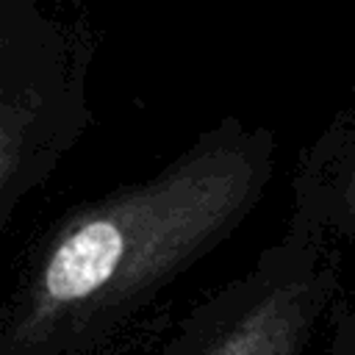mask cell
Listing matches in <instances>:
<instances>
[{
	"label": "cell",
	"instance_id": "obj_2",
	"mask_svg": "<svg viewBox=\"0 0 355 355\" xmlns=\"http://www.w3.org/2000/svg\"><path fill=\"white\" fill-rule=\"evenodd\" d=\"M305 319L297 291H275L241 313L208 355H294Z\"/></svg>",
	"mask_w": 355,
	"mask_h": 355
},
{
	"label": "cell",
	"instance_id": "obj_3",
	"mask_svg": "<svg viewBox=\"0 0 355 355\" xmlns=\"http://www.w3.org/2000/svg\"><path fill=\"white\" fill-rule=\"evenodd\" d=\"M347 194H349V200H352V205H355V169H352L349 183H347Z\"/></svg>",
	"mask_w": 355,
	"mask_h": 355
},
{
	"label": "cell",
	"instance_id": "obj_1",
	"mask_svg": "<svg viewBox=\"0 0 355 355\" xmlns=\"http://www.w3.org/2000/svg\"><path fill=\"white\" fill-rule=\"evenodd\" d=\"M261 166L202 153L64 219L8 311L0 355H55L189 266L252 205Z\"/></svg>",
	"mask_w": 355,
	"mask_h": 355
}]
</instances>
